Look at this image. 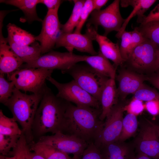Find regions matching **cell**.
Here are the masks:
<instances>
[{"mask_svg":"<svg viewBox=\"0 0 159 159\" xmlns=\"http://www.w3.org/2000/svg\"><path fill=\"white\" fill-rule=\"evenodd\" d=\"M69 102L55 95L48 87L37 110L32 127V135L38 138L47 133H63L65 114Z\"/></svg>","mask_w":159,"mask_h":159,"instance_id":"6da1fadb","label":"cell"},{"mask_svg":"<svg viewBox=\"0 0 159 159\" xmlns=\"http://www.w3.org/2000/svg\"><path fill=\"white\" fill-rule=\"evenodd\" d=\"M101 109L78 106L69 103L63 133L74 136L89 145L94 143L104 122L100 118Z\"/></svg>","mask_w":159,"mask_h":159,"instance_id":"7a4b0ae2","label":"cell"},{"mask_svg":"<svg viewBox=\"0 0 159 159\" xmlns=\"http://www.w3.org/2000/svg\"><path fill=\"white\" fill-rule=\"evenodd\" d=\"M45 91L29 95L22 93L15 87L11 96L4 104L11 112L13 117L21 125L28 144L33 141L32 127Z\"/></svg>","mask_w":159,"mask_h":159,"instance_id":"3957f363","label":"cell"},{"mask_svg":"<svg viewBox=\"0 0 159 159\" xmlns=\"http://www.w3.org/2000/svg\"><path fill=\"white\" fill-rule=\"evenodd\" d=\"M53 71L43 68H20L7 75L9 81L13 82L17 89L37 94L45 91L47 87L46 80Z\"/></svg>","mask_w":159,"mask_h":159,"instance_id":"277c9868","label":"cell"},{"mask_svg":"<svg viewBox=\"0 0 159 159\" xmlns=\"http://www.w3.org/2000/svg\"><path fill=\"white\" fill-rule=\"evenodd\" d=\"M66 73L71 75L81 87L100 102L102 91L109 78L99 73L88 64H77Z\"/></svg>","mask_w":159,"mask_h":159,"instance_id":"5b68a950","label":"cell"},{"mask_svg":"<svg viewBox=\"0 0 159 159\" xmlns=\"http://www.w3.org/2000/svg\"><path fill=\"white\" fill-rule=\"evenodd\" d=\"M86 55H78L71 52H61L52 50L29 64H23L20 69L43 68L55 69L66 73L77 63L84 61Z\"/></svg>","mask_w":159,"mask_h":159,"instance_id":"8992f818","label":"cell"},{"mask_svg":"<svg viewBox=\"0 0 159 159\" xmlns=\"http://www.w3.org/2000/svg\"><path fill=\"white\" fill-rule=\"evenodd\" d=\"M159 47L151 40L145 39L133 49L125 62L129 67L136 71L153 73Z\"/></svg>","mask_w":159,"mask_h":159,"instance_id":"52a82bcc","label":"cell"},{"mask_svg":"<svg viewBox=\"0 0 159 159\" xmlns=\"http://www.w3.org/2000/svg\"><path fill=\"white\" fill-rule=\"evenodd\" d=\"M47 80L57 89V97L78 106L101 108L100 102L81 87L74 80L65 83H59L51 76Z\"/></svg>","mask_w":159,"mask_h":159,"instance_id":"ba28073f","label":"cell"},{"mask_svg":"<svg viewBox=\"0 0 159 159\" xmlns=\"http://www.w3.org/2000/svg\"><path fill=\"white\" fill-rule=\"evenodd\" d=\"M120 0H114L105 9L100 10H94L87 21V26H92L97 30L98 26L102 27L106 36L110 32H118L121 28L125 19L122 17L119 8Z\"/></svg>","mask_w":159,"mask_h":159,"instance_id":"9c48e42d","label":"cell"},{"mask_svg":"<svg viewBox=\"0 0 159 159\" xmlns=\"http://www.w3.org/2000/svg\"><path fill=\"white\" fill-rule=\"evenodd\" d=\"M140 125L139 132L132 143L135 151L153 159H159V137L152 122L145 119Z\"/></svg>","mask_w":159,"mask_h":159,"instance_id":"30bf717a","label":"cell"},{"mask_svg":"<svg viewBox=\"0 0 159 159\" xmlns=\"http://www.w3.org/2000/svg\"><path fill=\"white\" fill-rule=\"evenodd\" d=\"M86 33H66L60 32L56 42L55 47H65L68 52H72L74 49L83 52L88 53L91 55L98 54L94 49L92 41L96 29L92 26H87Z\"/></svg>","mask_w":159,"mask_h":159,"instance_id":"8fae6325","label":"cell"},{"mask_svg":"<svg viewBox=\"0 0 159 159\" xmlns=\"http://www.w3.org/2000/svg\"><path fill=\"white\" fill-rule=\"evenodd\" d=\"M125 105L118 102L107 116L94 144L97 147L118 141L122 132Z\"/></svg>","mask_w":159,"mask_h":159,"instance_id":"7c38bea8","label":"cell"},{"mask_svg":"<svg viewBox=\"0 0 159 159\" xmlns=\"http://www.w3.org/2000/svg\"><path fill=\"white\" fill-rule=\"evenodd\" d=\"M37 142L50 145L68 154H72L75 159H80L89 145L75 136L60 132L41 137Z\"/></svg>","mask_w":159,"mask_h":159,"instance_id":"4fadbf2b","label":"cell"},{"mask_svg":"<svg viewBox=\"0 0 159 159\" xmlns=\"http://www.w3.org/2000/svg\"><path fill=\"white\" fill-rule=\"evenodd\" d=\"M59 6L48 10L42 22L41 32L35 37V40L40 43L41 54L49 52L55 47L57 38L61 31V24L58 14Z\"/></svg>","mask_w":159,"mask_h":159,"instance_id":"5bb4252c","label":"cell"},{"mask_svg":"<svg viewBox=\"0 0 159 159\" xmlns=\"http://www.w3.org/2000/svg\"><path fill=\"white\" fill-rule=\"evenodd\" d=\"M3 22H0V73H11L19 69L24 63L15 53L2 33Z\"/></svg>","mask_w":159,"mask_h":159,"instance_id":"9a60e30c","label":"cell"},{"mask_svg":"<svg viewBox=\"0 0 159 159\" xmlns=\"http://www.w3.org/2000/svg\"><path fill=\"white\" fill-rule=\"evenodd\" d=\"M117 77L118 96L124 99L128 95L134 94L144 84L147 77L128 70H121Z\"/></svg>","mask_w":159,"mask_h":159,"instance_id":"2e32d148","label":"cell"},{"mask_svg":"<svg viewBox=\"0 0 159 159\" xmlns=\"http://www.w3.org/2000/svg\"><path fill=\"white\" fill-rule=\"evenodd\" d=\"M97 147L102 159H133L135 155L133 144L125 142L117 141Z\"/></svg>","mask_w":159,"mask_h":159,"instance_id":"e0dca14e","label":"cell"},{"mask_svg":"<svg viewBox=\"0 0 159 159\" xmlns=\"http://www.w3.org/2000/svg\"><path fill=\"white\" fill-rule=\"evenodd\" d=\"M94 39L99 45L101 53L107 59L112 60L116 68L125 62L118 43L112 42L106 36L99 34L97 32L95 34Z\"/></svg>","mask_w":159,"mask_h":159,"instance_id":"ac0fdd59","label":"cell"},{"mask_svg":"<svg viewBox=\"0 0 159 159\" xmlns=\"http://www.w3.org/2000/svg\"><path fill=\"white\" fill-rule=\"evenodd\" d=\"M157 1L155 0H120L122 7H125L131 6L133 10L128 16L125 19L120 31L115 35L118 39L120 38L122 33L125 31L126 26L130 19L137 15V21L139 23L145 16V12Z\"/></svg>","mask_w":159,"mask_h":159,"instance_id":"d6986e66","label":"cell"},{"mask_svg":"<svg viewBox=\"0 0 159 159\" xmlns=\"http://www.w3.org/2000/svg\"><path fill=\"white\" fill-rule=\"evenodd\" d=\"M118 97L115 79L109 78L102 91L100 103L102 112L100 118L103 121L113 106L118 102Z\"/></svg>","mask_w":159,"mask_h":159,"instance_id":"ffe728a7","label":"cell"},{"mask_svg":"<svg viewBox=\"0 0 159 159\" xmlns=\"http://www.w3.org/2000/svg\"><path fill=\"white\" fill-rule=\"evenodd\" d=\"M85 62L97 72L109 78L115 79L116 68L99 51L95 55H86Z\"/></svg>","mask_w":159,"mask_h":159,"instance_id":"44dd1931","label":"cell"},{"mask_svg":"<svg viewBox=\"0 0 159 159\" xmlns=\"http://www.w3.org/2000/svg\"><path fill=\"white\" fill-rule=\"evenodd\" d=\"M8 42L15 53L24 62L29 64L35 61L41 55L40 44L35 42L29 46H20L6 38Z\"/></svg>","mask_w":159,"mask_h":159,"instance_id":"7402d4cb","label":"cell"},{"mask_svg":"<svg viewBox=\"0 0 159 159\" xmlns=\"http://www.w3.org/2000/svg\"><path fill=\"white\" fill-rule=\"evenodd\" d=\"M39 0H0L1 3L14 6L23 12L24 18L29 22L35 21L42 22V20L38 16L36 6Z\"/></svg>","mask_w":159,"mask_h":159,"instance_id":"603a6c76","label":"cell"},{"mask_svg":"<svg viewBox=\"0 0 159 159\" xmlns=\"http://www.w3.org/2000/svg\"><path fill=\"white\" fill-rule=\"evenodd\" d=\"M6 27L8 33L7 37L16 44L29 46L35 42V37L14 24L9 23Z\"/></svg>","mask_w":159,"mask_h":159,"instance_id":"cb8c5ba5","label":"cell"},{"mask_svg":"<svg viewBox=\"0 0 159 159\" xmlns=\"http://www.w3.org/2000/svg\"><path fill=\"white\" fill-rule=\"evenodd\" d=\"M30 150L45 159H70L68 154L50 145L33 141L29 144Z\"/></svg>","mask_w":159,"mask_h":159,"instance_id":"d4e9b609","label":"cell"},{"mask_svg":"<svg viewBox=\"0 0 159 159\" xmlns=\"http://www.w3.org/2000/svg\"><path fill=\"white\" fill-rule=\"evenodd\" d=\"M72 1L74 5L72 14L65 24H61V32L72 33L74 28L76 27L79 23L82 10L85 0H74Z\"/></svg>","mask_w":159,"mask_h":159,"instance_id":"484cf974","label":"cell"},{"mask_svg":"<svg viewBox=\"0 0 159 159\" xmlns=\"http://www.w3.org/2000/svg\"><path fill=\"white\" fill-rule=\"evenodd\" d=\"M138 126L137 116L127 113L123 118L122 132L118 141L125 142L132 136L137 131Z\"/></svg>","mask_w":159,"mask_h":159,"instance_id":"4316f807","label":"cell"},{"mask_svg":"<svg viewBox=\"0 0 159 159\" xmlns=\"http://www.w3.org/2000/svg\"><path fill=\"white\" fill-rule=\"evenodd\" d=\"M22 131L17 122L13 118L5 116L0 110V134L8 135H21Z\"/></svg>","mask_w":159,"mask_h":159,"instance_id":"83f0119b","label":"cell"},{"mask_svg":"<svg viewBox=\"0 0 159 159\" xmlns=\"http://www.w3.org/2000/svg\"><path fill=\"white\" fill-rule=\"evenodd\" d=\"M145 39H148L159 46V21H153L137 27Z\"/></svg>","mask_w":159,"mask_h":159,"instance_id":"f1b7e54d","label":"cell"},{"mask_svg":"<svg viewBox=\"0 0 159 159\" xmlns=\"http://www.w3.org/2000/svg\"><path fill=\"white\" fill-rule=\"evenodd\" d=\"M21 135L0 134V152L1 155L6 156L16 146Z\"/></svg>","mask_w":159,"mask_h":159,"instance_id":"f546056e","label":"cell"},{"mask_svg":"<svg viewBox=\"0 0 159 159\" xmlns=\"http://www.w3.org/2000/svg\"><path fill=\"white\" fill-rule=\"evenodd\" d=\"M15 87L14 83L5 79L4 74L0 73V102L4 104L11 96Z\"/></svg>","mask_w":159,"mask_h":159,"instance_id":"4dcf8cb0","label":"cell"},{"mask_svg":"<svg viewBox=\"0 0 159 159\" xmlns=\"http://www.w3.org/2000/svg\"><path fill=\"white\" fill-rule=\"evenodd\" d=\"M30 150L25 136L22 133L16 146L12 149L11 153L16 156V159H29V153Z\"/></svg>","mask_w":159,"mask_h":159,"instance_id":"1f68e13d","label":"cell"},{"mask_svg":"<svg viewBox=\"0 0 159 159\" xmlns=\"http://www.w3.org/2000/svg\"><path fill=\"white\" fill-rule=\"evenodd\" d=\"M134 98L143 101L159 100V92L145 84L134 94Z\"/></svg>","mask_w":159,"mask_h":159,"instance_id":"d6a6232c","label":"cell"},{"mask_svg":"<svg viewBox=\"0 0 159 159\" xmlns=\"http://www.w3.org/2000/svg\"><path fill=\"white\" fill-rule=\"evenodd\" d=\"M121 42L120 46V52L125 62L131 52V32L124 31L120 37Z\"/></svg>","mask_w":159,"mask_h":159,"instance_id":"836d02e7","label":"cell"},{"mask_svg":"<svg viewBox=\"0 0 159 159\" xmlns=\"http://www.w3.org/2000/svg\"><path fill=\"white\" fill-rule=\"evenodd\" d=\"M94 10L92 0H85L82 10L79 23L74 33H81L83 26L89 15Z\"/></svg>","mask_w":159,"mask_h":159,"instance_id":"e575fe53","label":"cell"},{"mask_svg":"<svg viewBox=\"0 0 159 159\" xmlns=\"http://www.w3.org/2000/svg\"><path fill=\"white\" fill-rule=\"evenodd\" d=\"M145 109V104L143 101L134 98L124 107L125 111H126L127 113L132 114L137 116L141 114Z\"/></svg>","mask_w":159,"mask_h":159,"instance_id":"d590c367","label":"cell"},{"mask_svg":"<svg viewBox=\"0 0 159 159\" xmlns=\"http://www.w3.org/2000/svg\"><path fill=\"white\" fill-rule=\"evenodd\" d=\"M80 159H102L99 148L92 143L88 145L84 150Z\"/></svg>","mask_w":159,"mask_h":159,"instance_id":"8d00e7d4","label":"cell"},{"mask_svg":"<svg viewBox=\"0 0 159 159\" xmlns=\"http://www.w3.org/2000/svg\"><path fill=\"white\" fill-rule=\"evenodd\" d=\"M145 109L154 117L159 115V100H154L146 102Z\"/></svg>","mask_w":159,"mask_h":159,"instance_id":"74e56055","label":"cell"},{"mask_svg":"<svg viewBox=\"0 0 159 159\" xmlns=\"http://www.w3.org/2000/svg\"><path fill=\"white\" fill-rule=\"evenodd\" d=\"M145 39L137 27L131 32V52L136 47L143 42Z\"/></svg>","mask_w":159,"mask_h":159,"instance_id":"f35d334b","label":"cell"},{"mask_svg":"<svg viewBox=\"0 0 159 159\" xmlns=\"http://www.w3.org/2000/svg\"><path fill=\"white\" fill-rule=\"evenodd\" d=\"M153 21H159V4L147 16H145L139 23L144 24Z\"/></svg>","mask_w":159,"mask_h":159,"instance_id":"ab89813d","label":"cell"},{"mask_svg":"<svg viewBox=\"0 0 159 159\" xmlns=\"http://www.w3.org/2000/svg\"><path fill=\"white\" fill-rule=\"evenodd\" d=\"M62 2L60 0H39V3L45 5L49 10L60 6Z\"/></svg>","mask_w":159,"mask_h":159,"instance_id":"60d3db41","label":"cell"},{"mask_svg":"<svg viewBox=\"0 0 159 159\" xmlns=\"http://www.w3.org/2000/svg\"><path fill=\"white\" fill-rule=\"evenodd\" d=\"M148 81L153 85L159 90V72H154L147 77Z\"/></svg>","mask_w":159,"mask_h":159,"instance_id":"b9f144b4","label":"cell"},{"mask_svg":"<svg viewBox=\"0 0 159 159\" xmlns=\"http://www.w3.org/2000/svg\"><path fill=\"white\" fill-rule=\"evenodd\" d=\"M108 1L107 0H92L94 10H100L101 8L104 6Z\"/></svg>","mask_w":159,"mask_h":159,"instance_id":"7bdbcfd3","label":"cell"},{"mask_svg":"<svg viewBox=\"0 0 159 159\" xmlns=\"http://www.w3.org/2000/svg\"><path fill=\"white\" fill-rule=\"evenodd\" d=\"M29 159H45L39 154L34 152H32L31 150L29 152Z\"/></svg>","mask_w":159,"mask_h":159,"instance_id":"ee69618b","label":"cell"},{"mask_svg":"<svg viewBox=\"0 0 159 159\" xmlns=\"http://www.w3.org/2000/svg\"><path fill=\"white\" fill-rule=\"evenodd\" d=\"M154 72H159V47L157 52L156 60Z\"/></svg>","mask_w":159,"mask_h":159,"instance_id":"f6af8a7d","label":"cell"},{"mask_svg":"<svg viewBox=\"0 0 159 159\" xmlns=\"http://www.w3.org/2000/svg\"><path fill=\"white\" fill-rule=\"evenodd\" d=\"M133 159H153L148 156L143 154L137 153Z\"/></svg>","mask_w":159,"mask_h":159,"instance_id":"bcb514c9","label":"cell"},{"mask_svg":"<svg viewBox=\"0 0 159 159\" xmlns=\"http://www.w3.org/2000/svg\"><path fill=\"white\" fill-rule=\"evenodd\" d=\"M0 159H16V156L14 155L9 157L5 155H1L0 156Z\"/></svg>","mask_w":159,"mask_h":159,"instance_id":"7dc6e473","label":"cell"},{"mask_svg":"<svg viewBox=\"0 0 159 159\" xmlns=\"http://www.w3.org/2000/svg\"><path fill=\"white\" fill-rule=\"evenodd\" d=\"M152 124L157 131L159 137V125L156 124L152 122Z\"/></svg>","mask_w":159,"mask_h":159,"instance_id":"c3c4849f","label":"cell"},{"mask_svg":"<svg viewBox=\"0 0 159 159\" xmlns=\"http://www.w3.org/2000/svg\"><path fill=\"white\" fill-rule=\"evenodd\" d=\"M70 159H75L73 157L72 158H71Z\"/></svg>","mask_w":159,"mask_h":159,"instance_id":"681fc988","label":"cell"},{"mask_svg":"<svg viewBox=\"0 0 159 159\" xmlns=\"http://www.w3.org/2000/svg\"><path fill=\"white\" fill-rule=\"evenodd\" d=\"M159 118V115L158 116Z\"/></svg>","mask_w":159,"mask_h":159,"instance_id":"f907efd6","label":"cell"}]
</instances>
